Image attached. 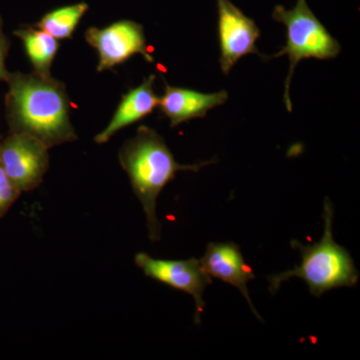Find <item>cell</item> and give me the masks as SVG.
<instances>
[{"mask_svg": "<svg viewBox=\"0 0 360 360\" xmlns=\"http://www.w3.org/2000/svg\"><path fill=\"white\" fill-rule=\"evenodd\" d=\"M6 82L7 115L13 132L30 135L49 149L77 141L65 85L51 75L37 72L13 73Z\"/></svg>", "mask_w": 360, "mask_h": 360, "instance_id": "cell-1", "label": "cell"}, {"mask_svg": "<svg viewBox=\"0 0 360 360\" xmlns=\"http://www.w3.org/2000/svg\"><path fill=\"white\" fill-rule=\"evenodd\" d=\"M120 161L129 174L130 184L141 201L146 217L148 236L156 243L161 238V224L156 214L158 196L179 172H198L214 160L196 165H179L165 139L155 129L139 127L134 139L125 142L120 151Z\"/></svg>", "mask_w": 360, "mask_h": 360, "instance_id": "cell-2", "label": "cell"}, {"mask_svg": "<svg viewBox=\"0 0 360 360\" xmlns=\"http://www.w3.org/2000/svg\"><path fill=\"white\" fill-rule=\"evenodd\" d=\"M333 205L326 198L324 203V232L321 240L312 245L291 241V246L300 251L302 264L295 269L267 277L269 291L276 295L281 284L292 277L302 279L310 293L319 297L323 293L340 288H354L359 283V274L352 255L333 238Z\"/></svg>", "mask_w": 360, "mask_h": 360, "instance_id": "cell-3", "label": "cell"}, {"mask_svg": "<svg viewBox=\"0 0 360 360\" xmlns=\"http://www.w3.org/2000/svg\"><path fill=\"white\" fill-rule=\"evenodd\" d=\"M272 18L285 26L288 39L277 53L271 56H262V58L271 59L288 56L290 58V71L284 84L283 101L286 110L291 112L290 84L298 63L303 59L326 60L335 58L340 54L341 46L316 18L307 0H296L295 6L291 9H286L283 6H274Z\"/></svg>", "mask_w": 360, "mask_h": 360, "instance_id": "cell-4", "label": "cell"}, {"mask_svg": "<svg viewBox=\"0 0 360 360\" xmlns=\"http://www.w3.org/2000/svg\"><path fill=\"white\" fill-rule=\"evenodd\" d=\"M0 163L20 193L33 191L49 169V148L30 135L13 132L0 142Z\"/></svg>", "mask_w": 360, "mask_h": 360, "instance_id": "cell-5", "label": "cell"}, {"mask_svg": "<svg viewBox=\"0 0 360 360\" xmlns=\"http://www.w3.org/2000/svg\"><path fill=\"white\" fill-rule=\"evenodd\" d=\"M134 262L146 276L193 296L195 302L194 322L200 324L201 315L205 307L203 292L212 283V279L202 269L200 260L195 258L158 259L146 253L139 252L135 255Z\"/></svg>", "mask_w": 360, "mask_h": 360, "instance_id": "cell-6", "label": "cell"}, {"mask_svg": "<svg viewBox=\"0 0 360 360\" xmlns=\"http://www.w3.org/2000/svg\"><path fill=\"white\" fill-rule=\"evenodd\" d=\"M85 39L98 52L99 72L124 63L134 54H141L148 63L155 61L146 44L143 27L134 21L122 20L104 28H89Z\"/></svg>", "mask_w": 360, "mask_h": 360, "instance_id": "cell-7", "label": "cell"}, {"mask_svg": "<svg viewBox=\"0 0 360 360\" xmlns=\"http://www.w3.org/2000/svg\"><path fill=\"white\" fill-rule=\"evenodd\" d=\"M219 13V65L224 75H229L239 59L248 54H262L257 47L259 28L231 0H217Z\"/></svg>", "mask_w": 360, "mask_h": 360, "instance_id": "cell-8", "label": "cell"}, {"mask_svg": "<svg viewBox=\"0 0 360 360\" xmlns=\"http://www.w3.org/2000/svg\"><path fill=\"white\" fill-rule=\"evenodd\" d=\"M200 262L208 276L238 288L245 296L255 316L262 319L248 293V283L255 279V276L238 245L233 243H210Z\"/></svg>", "mask_w": 360, "mask_h": 360, "instance_id": "cell-9", "label": "cell"}, {"mask_svg": "<svg viewBox=\"0 0 360 360\" xmlns=\"http://www.w3.org/2000/svg\"><path fill=\"white\" fill-rule=\"evenodd\" d=\"M227 99L229 94L225 90L203 94L165 84V94L160 97L158 106L163 115L169 118L172 127H175L194 118L205 117L208 111L224 105Z\"/></svg>", "mask_w": 360, "mask_h": 360, "instance_id": "cell-10", "label": "cell"}, {"mask_svg": "<svg viewBox=\"0 0 360 360\" xmlns=\"http://www.w3.org/2000/svg\"><path fill=\"white\" fill-rule=\"evenodd\" d=\"M155 78V75H149L139 86L123 96L110 124L94 139L96 143H105L120 129L139 122L158 108L160 97L156 96L153 89Z\"/></svg>", "mask_w": 360, "mask_h": 360, "instance_id": "cell-11", "label": "cell"}, {"mask_svg": "<svg viewBox=\"0 0 360 360\" xmlns=\"http://www.w3.org/2000/svg\"><path fill=\"white\" fill-rule=\"evenodd\" d=\"M14 34L22 40L35 72L51 77L52 61L59 49L58 39L39 28H22L16 30Z\"/></svg>", "mask_w": 360, "mask_h": 360, "instance_id": "cell-12", "label": "cell"}, {"mask_svg": "<svg viewBox=\"0 0 360 360\" xmlns=\"http://www.w3.org/2000/svg\"><path fill=\"white\" fill-rule=\"evenodd\" d=\"M89 6L84 2L61 7L47 13L39 21L37 27L56 39H68L86 13Z\"/></svg>", "mask_w": 360, "mask_h": 360, "instance_id": "cell-13", "label": "cell"}, {"mask_svg": "<svg viewBox=\"0 0 360 360\" xmlns=\"http://www.w3.org/2000/svg\"><path fill=\"white\" fill-rule=\"evenodd\" d=\"M20 193L7 177L0 163V219L8 212L9 208L20 198Z\"/></svg>", "mask_w": 360, "mask_h": 360, "instance_id": "cell-14", "label": "cell"}, {"mask_svg": "<svg viewBox=\"0 0 360 360\" xmlns=\"http://www.w3.org/2000/svg\"><path fill=\"white\" fill-rule=\"evenodd\" d=\"M8 44H7L6 37L2 32V22L0 18V80L8 79L11 73L6 68V56Z\"/></svg>", "mask_w": 360, "mask_h": 360, "instance_id": "cell-15", "label": "cell"}]
</instances>
